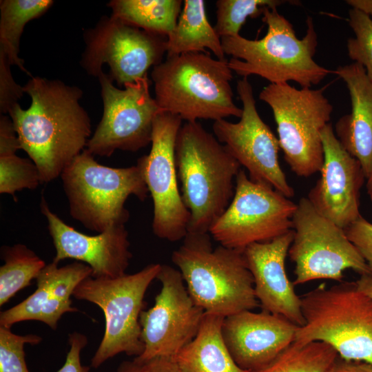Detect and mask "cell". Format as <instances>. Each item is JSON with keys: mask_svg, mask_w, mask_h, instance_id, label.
<instances>
[{"mask_svg": "<svg viewBox=\"0 0 372 372\" xmlns=\"http://www.w3.org/2000/svg\"><path fill=\"white\" fill-rule=\"evenodd\" d=\"M40 207L56 250L53 262L59 264L70 258L83 262L91 267L94 278H114L126 273L132 253L125 225L90 236L67 225L51 211L43 197Z\"/></svg>", "mask_w": 372, "mask_h": 372, "instance_id": "18", "label": "cell"}, {"mask_svg": "<svg viewBox=\"0 0 372 372\" xmlns=\"http://www.w3.org/2000/svg\"><path fill=\"white\" fill-rule=\"evenodd\" d=\"M291 2L280 0H218L216 2V22L214 26L218 35L236 37L248 17L262 14L265 7L277 8Z\"/></svg>", "mask_w": 372, "mask_h": 372, "instance_id": "30", "label": "cell"}, {"mask_svg": "<svg viewBox=\"0 0 372 372\" xmlns=\"http://www.w3.org/2000/svg\"><path fill=\"white\" fill-rule=\"evenodd\" d=\"M293 229L272 240L247 246L243 254L252 275L256 297L262 310L280 315L298 327L304 324L301 298L288 278L285 260Z\"/></svg>", "mask_w": 372, "mask_h": 372, "instance_id": "20", "label": "cell"}, {"mask_svg": "<svg viewBox=\"0 0 372 372\" xmlns=\"http://www.w3.org/2000/svg\"><path fill=\"white\" fill-rule=\"evenodd\" d=\"M355 282L359 290L372 298V273L361 275Z\"/></svg>", "mask_w": 372, "mask_h": 372, "instance_id": "38", "label": "cell"}, {"mask_svg": "<svg viewBox=\"0 0 372 372\" xmlns=\"http://www.w3.org/2000/svg\"><path fill=\"white\" fill-rule=\"evenodd\" d=\"M141 363L143 372H183L174 358L158 357Z\"/></svg>", "mask_w": 372, "mask_h": 372, "instance_id": "36", "label": "cell"}, {"mask_svg": "<svg viewBox=\"0 0 372 372\" xmlns=\"http://www.w3.org/2000/svg\"><path fill=\"white\" fill-rule=\"evenodd\" d=\"M70 350L63 365L56 372H89L90 367L83 366L81 353L87 343V337L82 333L73 332L68 336Z\"/></svg>", "mask_w": 372, "mask_h": 372, "instance_id": "35", "label": "cell"}, {"mask_svg": "<svg viewBox=\"0 0 372 372\" xmlns=\"http://www.w3.org/2000/svg\"><path fill=\"white\" fill-rule=\"evenodd\" d=\"M1 255L4 264L0 267V306L17 292L28 287L46 265L35 252L23 244L3 246Z\"/></svg>", "mask_w": 372, "mask_h": 372, "instance_id": "29", "label": "cell"}, {"mask_svg": "<svg viewBox=\"0 0 372 372\" xmlns=\"http://www.w3.org/2000/svg\"><path fill=\"white\" fill-rule=\"evenodd\" d=\"M349 90L351 111L340 117L333 129L343 147L360 163L366 178L372 172V80L357 63L333 70Z\"/></svg>", "mask_w": 372, "mask_h": 372, "instance_id": "22", "label": "cell"}, {"mask_svg": "<svg viewBox=\"0 0 372 372\" xmlns=\"http://www.w3.org/2000/svg\"><path fill=\"white\" fill-rule=\"evenodd\" d=\"M344 231L372 272V223L360 216Z\"/></svg>", "mask_w": 372, "mask_h": 372, "instance_id": "34", "label": "cell"}, {"mask_svg": "<svg viewBox=\"0 0 372 372\" xmlns=\"http://www.w3.org/2000/svg\"><path fill=\"white\" fill-rule=\"evenodd\" d=\"M161 267L152 263L136 273L114 278L89 276L75 288V298L96 304L105 316L104 335L90 367L97 369L120 353L136 357L143 353L140 316L146 291Z\"/></svg>", "mask_w": 372, "mask_h": 372, "instance_id": "8", "label": "cell"}, {"mask_svg": "<svg viewBox=\"0 0 372 372\" xmlns=\"http://www.w3.org/2000/svg\"><path fill=\"white\" fill-rule=\"evenodd\" d=\"M298 328L280 315L247 310L225 318L222 333L236 363L251 371L269 362L294 342Z\"/></svg>", "mask_w": 372, "mask_h": 372, "instance_id": "19", "label": "cell"}, {"mask_svg": "<svg viewBox=\"0 0 372 372\" xmlns=\"http://www.w3.org/2000/svg\"><path fill=\"white\" fill-rule=\"evenodd\" d=\"M85 48L81 65L98 77L105 64L109 76L123 87L147 76L167 53V37L130 25L112 15L103 17L84 34Z\"/></svg>", "mask_w": 372, "mask_h": 372, "instance_id": "12", "label": "cell"}, {"mask_svg": "<svg viewBox=\"0 0 372 372\" xmlns=\"http://www.w3.org/2000/svg\"><path fill=\"white\" fill-rule=\"evenodd\" d=\"M338 357L324 342H293L269 362L249 372H329Z\"/></svg>", "mask_w": 372, "mask_h": 372, "instance_id": "28", "label": "cell"}, {"mask_svg": "<svg viewBox=\"0 0 372 372\" xmlns=\"http://www.w3.org/2000/svg\"><path fill=\"white\" fill-rule=\"evenodd\" d=\"M366 179H367V181H366V187L367 194L372 203V172Z\"/></svg>", "mask_w": 372, "mask_h": 372, "instance_id": "41", "label": "cell"}, {"mask_svg": "<svg viewBox=\"0 0 372 372\" xmlns=\"http://www.w3.org/2000/svg\"><path fill=\"white\" fill-rule=\"evenodd\" d=\"M31 99L28 109L19 103L9 111L21 149L36 165L41 183L61 176L86 149L91 121L79 101L82 90L60 80L32 76L23 86Z\"/></svg>", "mask_w": 372, "mask_h": 372, "instance_id": "1", "label": "cell"}, {"mask_svg": "<svg viewBox=\"0 0 372 372\" xmlns=\"http://www.w3.org/2000/svg\"><path fill=\"white\" fill-rule=\"evenodd\" d=\"M262 15L267 31L262 39L221 38L225 54L231 56L228 65L232 71L242 77L257 75L273 84L291 81L301 87L317 85L333 73L313 59L318 35L311 17L307 19L305 35L298 39L292 24L277 8L265 7Z\"/></svg>", "mask_w": 372, "mask_h": 372, "instance_id": "3", "label": "cell"}, {"mask_svg": "<svg viewBox=\"0 0 372 372\" xmlns=\"http://www.w3.org/2000/svg\"><path fill=\"white\" fill-rule=\"evenodd\" d=\"M225 317L205 313L194 338L174 358L183 372H249L241 369L224 341Z\"/></svg>", "mask_w": 372, "mask_h": 372, "instance_id": "23", "label": "cell"}, {"mask_svg": "<svg viewBox=\"0 0 372 372\" xmlns=\"http://www.w3.org/2000/svg\"><path fill=\"white\" fill-rule=\"evenodd\" d=\"M10 63L6 56L0 52V112L8 114L12 107L23 96V87L14 80L10 71Z\"/></svg>", "mask_w": 372, "mask_h": 372, "instance_id": "33", "label": "cell"}, {"mask_svg": "<svg viewBox=\"0 0 372 372\" xmlns=\"http://www.w3.org/2000/svg\"><path fill=\"white\" fill-rule=\"evenodd\" d=\"M300 298L304 324L294 342H322L343 360L372 364V298L355 282L321 285Z\"/></svg>", "mask_w": 372, "mask_h": 372, "instance_id": "6", "label": "cell"}, {"mask_svg": "<svg viewBox=\"0 0 372 372\" xmlns=\"http://www.w3.org/2000/svg\"><path fill=\"white\" fill-rule=\"evenodd\" d=\"M103 103L102 118L86 149L94 156L116 150L136 152L151 143L153 122L162 110L149 92L147 76L123 89L103 71L98 76Z\"/></svg>", "mask_w": 372, "mask_h": 372, "instance_id": "14", "label": "cell"}, {"mask_svg": "<svg viewBox=\"0 0 372 372\" xmlns=\"http://www.w3.org/2000/svg\"><path fill=\"white\" fill-rule=\"evenodd\" d=\"M236 90L242 104L240 120L214 121V135L247 170L251 180L267 185L289 198L293 197L294 189L278 161V138L258 112L248 77L238 81Z\"/></svg>", "mask_w": 372, "mask_h": 372, "instance_id": "15", "label": "cell"}, {"mask_svg": "<svg viewBox=\"0 0 372 372\" xmlns=\"http://www.w3.org/2000/svg\"><path fill=\"white\" fill-rule=\"evenodd\" d=\"M181 0H112V16L143 30L168 37L182 10Z\"/></svg>", "mask_w": 372, "mask_h": 372, "instance_id": "26", "label": "cell"}, {"mask_svg": "<svg viewBox=\"0 0 372 372\" xmlns=\"http://www.w3.org/2000/svg\"><path fill=\"white\" fill-rule=\"evenodd\" d=\"M41 340L38 335H17L10 328L0 326V372H29L24 346L38 344Z\"/></svg>", "mask_w": 372, "mask_h": 372, "instance_id": "32", "label": "cell"}, {"mask_svg": "<svg viewBox=\"0 0 372 372\" xmlns=\"http://www.w3.org/2000/svg\"><path fill=\"white\" fill-rule=\"evenodd\" d=\"M329 372H372V364L345 360L338 356Z\"/></svg>", "mask_w": 372, "mask_h": 372, "instance_id": "37", "label": "cell"}, {"mask_svg": "<svg viewBox=\"0 0 372 372\" xmlns=\"http://www.w3.org/2000/svg\"><path fill=\"white\" fill-rule=\"evenodd\" d=\"M351 8L359 9L369 16H372V0H347Z\"/></svg>", "mask_w": 372, "mask_h": 372, "instance_id": "40", "label": "cell"}, {"mask_svg": "<svg viewBox=\"0 0 372 372\" xmlns=\"http://www.w3.org/2000/svg\"><path fill=\"white\" fill-rule=\"evenodd\" d=\"M321 139L320 176L307 198L317 211L344 229L361 216L360 189L366 177L360 162L340 143L331 123L322 130Z\"/></svg>", "mask_w": 372, "mask_h": 372, "instance_id": "17", "label": "cell"}, {"mask_svg": "<svg viewBox=\"0 0 372 372\" xmlns=\"http://www.w3.org/2000/svg\"><path fill=\"white\" fill-rule=\"evenodd\" d=\"M161 289L154 304L140 316L143 353L134 359L174 358L196 336L205 311L190 296L178 269L161 265L156 276Z\"/></svg>", "mask_w": 372, "mask_h": 372, "instance_id": "16", "label": "cell"}, {"mask_svg": "<svg viewBox=\"0 0 372 372\" xmlns=\"http://www.w3.org/2000/svg\"><path fill=\"white\" fill-rule=\"evenodd\" d=\"M259 99L272 110L280 147L290 169L300 177L320 172L324 161L321 132L333 112L323 89L270 83Z\"/></svg>", "mask_w": 372, "mask_h": 372, "instance_id": "9", "label": "cell"}, {"mask_svg": "<svg viewBox=\"0 0 372 372\" xmlns=\"http://www.w3.org/2000/svg\"><path fill=\"white\" fill-rule=\"evenodd\" d=\"M92 274L91 267L79 261L63 267L53 261L46 264L35 279L34 292L1 312L0 326L10 328L19 322L36 320L56 330L64 313L79 311L72 307L71 296L77 285Z\"/></svg>", "mask_w": 372, "mask_h": 372, "instance_id": "21", "label": "cell"}, {"mask_svg": "<svg viewBox=\"0 0 372 372\" xmlns=\"http://www.w3.org/2000/svg\"><path fill=\"white\" fill-rule=\"evenodd\" d=\"M167 56L210 50L220 60L225 59L221 38L211 25L203 0H185L177 24L167 37Z\"/></svg>", "mask_w": 372, "mask_h": 372, "instance_id": "24", "label": "cell"}, {"mask_svg": "<svg viewBox=\"0 0 372 372\" xmlns=\"http://www.w3.org/2000/svg\"><path fill=\"white\" fill-rule=\"evenodd\" d=\"M61 178L71 216L98 233L125 224L130 218L125 207L128 197L133 195L143 201L149 195L136 165L105 166L87 149L63 171Z\"/></svg>", "mask_w": 372, "mask_h": 372, "instance_id": "7", "label": "cell"}, {"mask_svg": "<svg viewBox=\"0 0 372 372\" xmlns=\"http://www.w3.org/2000/svg\"><path fill=\"white\" fill-rule=\"evenodd\" d=\"M20 144L10 116H0V193L11 195L24 189H34L41 183L36 165L17 155Z\"/></svg>", "mask_w": 372, "mask_h": 372, "instance_id": "25", "label": "cell"}, {"mask_svg": "<svg viewBox=\"0 0 372 372\" xmlns=\"http://www.w3.org/2000/svg\"><path fill=\"white\" fill-rule=\"evenodd\" d=\"M117 372H143V364L135 359L125 361L120 364Z\"/></svg>", "mask_w": 372, "mask_h": 372, "instance_id": "39", "label": "cell"}, {"mask_svg": "<svg viewBox=\"0 0 372 372\" xmlns=\"http://www.w3.org/2000/svg\"><path fill=\"white\" fill-rule=\"evenodd\" d=\"M151 77L161 110L186 122L242 115L234 101L233 71L226 59H214L207 52L167 56L152 68Z\"/></svg>", "mask_w": 372, "mask_h": 372, "instance_id": "4", "label": "cell"}, {"mask_svg": "<svg viewBox=\"0 0 372 372\" xmlns=\"http://www.w3.org/2000/svg\"><path fill=\"white\" fill-rule=\"evenodd\" d=\"M180 116L161 111L153 122L149 153L140 157V168L152 198V231L161 239L176 242L188 233L190 214L178 188L176 141L182 126Z\"/></svg>", "mask_w": 372, "mask_h": 372, "instance_id": "13", "label": "cell"}, {"mask_svg": "<svg viewBox=\"0 0 372 372\" xmlns=\"http://www.w3.org/2000/svg\"><path fill=\"white\" fill-rule=\"evenodd\" d=\"M296 209L290 198L251 180L241 169L231 203L209 233L219 245L243 251L253 243L272 240L291 230Z\"/></svg>", "mask_w": 372, "mask_h": 372, "instance_id": "11", "label": "cell"}, {"mask_svg": "<svg viewBox=\"0 0 372 372\" xmlns=\"http://www.w3.org/2000/svg\"><path fill=\"white\" fill-rule=\"evenodd\" d=\"M172 260L205 313L226 318L260 305L243 251L220 245L214 249L209 233H187Z\"/></svg>", "mask_w": 372, "mask_h": 372, "instance_id": "5", "label": "cell"}, {"mask_svg": "<svg viewBox=\"0 0 372 372\" xmlns=\"http://www.w3.org/2000/svg\"><path fill=\"white\" fill-rule=\"evenodd\" d=\"M51 0L0 1V52L11 65H16L32 76L19 56L21 34L25 25L45 13L52 6Z\"/></svg>", "mask_w": 372, "mask_h": 372, "instance_id": "27", "label": "cell"}, {"mask_svg": "<svg viewBox=\"0 0 372 372\" xmlns=\"http://www.w3.org/2000/svg\"><path fill=\"white\" fill-rule=\"evenodd\" d=\"M288 255L295 264L294 285L327 279L340 282L344 271L372 273L344 229L316 210L307 197L296 204Z\"/></svg>", "mask_w": 372, "mask_h": 372, "instance_id": "10", "label": "cell"}, {"mask_svg": "<svg viewBox=\"0 0 372 372\" xmlns=\"http://www.w3.org/2000/svg\"><path fill=\"white\" fill-rule=\"evenodd\" d=\"M175 158L182 198L190 214L188 233H209L233 198L241 166L198 121L182 125Z\"/></svg>", "mask_w": 372, "mask_h": 372, "instance_id": "2", "label": "cell"}, {"mask_svg": "<svg viewBox=\"0 0 372 372\" xmlns=\"http://www.w3.org/2000/svg\"><path fill=\"white\" fill-rule=\"evenodd\" d=\"M349 24L355 34L347 43L348 56L362 65L372 80V19L364 12L354 8L349 11Z\"/></svg>", "mask_w": 372, "mask_h": 372, "instance_id": "31", "label": "cell"}]
</instances>
